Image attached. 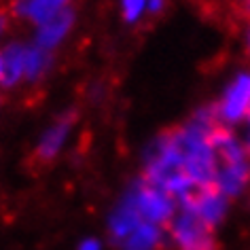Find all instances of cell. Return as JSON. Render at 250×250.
Segmentation results:
<instances>
[{
  "mask_svg": "<svg viewBox=\"0 0 250 250\" xmlns=\"http://www.w3.org/2000/svg\"><path fill=\"white\" fill-rule=\"evenodd\" d=\"M214 119L221 127L235 129L250 117V72L242 70L233 74L214 104Z\"/></svg>",
  "mask_w": 250,
  "mask_h": 250,
  "instance_id": "5b68a950",
  "label": "cell"
},
{
  "mask_svg": "<svg viewBox=\"0 0 250 250\" xmlns=\"http://www.w3.org/2000/svg\"><path fill=\"white\" fill-rule=\"evenodd\" d=\"M70 2L72 0H15L13 11L15 15L41 26V23H45L47 20H51L64 9H68Z\"/></svg>",
  "mask_w": 250,
  "mask_h": 250,
  "instance_id": "30bf717a",
  "label": "cell"
},
{
  "mask_svg": "<svg viewBox=\"0 0 250 250\" xmlns=\"http://www.w3.org/2000/svg\"><path fill=\"white\" fill-rule=\"evenodd\" d=\"M70 127H72V117H62L60 121L49 125L45 134L41 136L39 145H36V157L41 161H51L58 157V153L64 148L68 136H70Z\"/></svg>",
  "mask_w": 250,
  "mask_h": 250,
  "instance_id": "8fae6325",
  "label": "cell"
},
{
  "mask_svg": "<svg viewBox=\"0 0 250 250\" xmlns=\"http://www.w3.org/2000/svg\"><path fill=\"white\" fill-rule=\"evenodd\" d=\"M166 237L176 250H218L216 229L183 208L166 227Z\"/></svg>",
  "mask_w": 250,
  "mask_h": 250,
  "instance_id": "8992f818",
  "label": "cell"
},
{
  "mask_svg": "<svg viewBox=\"0 0 250 250\" xmlns=\"http://www.w3.org/2000/svg\"><path fill=\"white\" fill-rule=\"evenodd\" d=\"M2 58V74H0V85L13 87L23 79L26 72V45L11 42L0 51Z\"/></svg>",
  "mask_w": 250,
  "mask_h": 250,
  "instance_id": "7c38bea8",
  "label": "cell"
},
{
  "mask_svg": "<svg viewBox=\"0 0 250 250\" xmlns=\"http://www.w3.org/2000/svg\"><path fill=\"white\" fill-rule=\"evenodd\" d=\"M72 26H74V11L68 7V9L62 11V13L51 17V20H47L45 23L36 26L34 45L47 49V51H53V49L68 36Z\"/></svg>",
  "mask_w": 250,
  "mask_h": 250,
  "instance_id": "9c48e42d",
  "label": "cell"
},
{
  "mask_svg": "<svg viewBox=\"0 0 250 250\" xmlns=\"http://www.w3.org/2000/svg\"><path fill=\"white\" fill-rule=\"evenodd\" d=\"M142 178L167 191L172 197H176V202L195 191V187L185 174L183 153H180L172 129L155 136L146 145L145 155H142Z\"/></svg>",
  "mask_w": 250,
  "mask_h": 250,
  "instance_id": "7a4b0ae2",
  "label": "cell"
},
{
  "mask_svg": "<svg viewBox=\"0 0 250 250\" xmlns=\"http://www.w3.org/2000/svg\"><path fill=\"white\" fill-rule=\"evenodd\" d=\"M248 193H250V191H248Z\"/></svg>",
  "mask_w": 250,
  "mask_h": 250,
  "instance_id": "603a6c76",
  "label": "cell"
},
{
  "mask_svg": "<svg viewBox=\"0 0 250 250\" xmlns=\"http://www.w3.org/2000/svg\"><path fill=\"white\" fill-rule=\"evenodd\" d=\"M216 127L218 123L212 106H202L183 125L172 129L180 153H183L185 174L195 189L212 187V180H214L216 155L212 146V132Z\"/></svg>",
  "mask_w": 250,
  "mask_h": 250,
  "instance_id": "6da1fadb",
  "label": "cell"
},
{
  "mask_svg": "<svg viewBox=\"0 0 250 250\" xmlns=\"http://www.w3.org/2000/svg\"><path fill=\"white\" fill-rule=\"evenodd\" d=\"M125 193L132 199L142 223H151V225H157V227L166 229L178 212L176 197H172L170 193L159 189V187L146 183L142 176L138 180H134Z\"/></svg>",
  "mask_w": 250,
  "mask_h": 250,
  "instance_id": "277c9868",
  "label": "cell"
},
{
  "mask_svg": "<svg viewBox=\"0 0 250 250\" xmlns=\"http://www.w3.org/2000/svg\"><path fill=\"white\" fill-rule=\"evenodd\" d=\"M142 225L140 214L136 212L132 199H129L127 193H123L121 199L115 204V208L110 210L108 214V233L110 240L115 244H121L125 237H127L136 227Z\"/></svg>",
  "mask_w": 250,
  "mask_h": 250,
  "instance_id": "ba28073f",
  "label": "cell"
},
{
  "mask_svg": "<svg viewBox=\"0 0 250 250\" xmlns=\"http://www.w3.org/2000/svg\"><path fill=\"white\" fill-rule=\"evenodd\" d=\"M244 42H246V51H248V55H250V28L246 30V36H244Z\"/></svg>",
  "mask_w": 250,
  "mask_h": 250,
  "instance_id": "ffe728a7",
  "label": "cell"
},
{
  "mask_svg": "<svg viewBox=\"0 0 250 250\" xmlns=\"http://www.w3.org/2000/svg\"><path fill=\"white\" fill-rule=\"evenodd\" d=\"M119 7L125 23H138L148 13L146 0H119Z\"/></svg>",
  "mask_w": 250,
  "mask_h": 250,
  "instance_id": "9a60e30c",
  "label": "cell"
},
{
  "mask_svg": "<svg viewBox=\"0 0 250 250\" xmlns=\"http://www.w3.org/2000/svg\"><path fill=\"white\" fill-rule=\"evenodd\" d=\"M212 146L216 155L214 180L212 187L218 189L231 202L250 191V153L229 127H218L212 132Z\"/></svg>",
  "mask_w": 250,
  "mask_h": 250,
  "instance_id": "3957f363",
  "label": "cell"
},
{
  "mask_svg": "<svg viewBox=\"0 0 250 250\" xmlns=\"http://www.w3.org/2000/svg\"><path fill=\"white\" fill-rule=\"evenodd\" d=\"M178 208L195 214L199 221H204L208 227L218 229L229 216L231 199L225 197L214 187H199V189L191 191L185 199H180Z\"/></svg>",
  "mask_w": 250,
  "mask_h": 250,
  "instance_id": "52a82bcc",
  "label": "cell"
},
{
  "mask_svg": "<svg viewBox=\"0 0 250 250\" xmlns=\"http://www.w3.org/2000/svg\"><path fill=\"white\" fill-rule=\"evenodd\" d=\"M244 11H246V15L250 17V0H244Z\"/></svg>",
  "mask_w": 250,
  "mask_h": 250,
  "instance_id": "44dd1931",
  "label": "cell"
},
{
  "mask_svg": "<svg viewBox=\"0 0 250 250\" xmlns=\"http://www.w3.org/2000/svg\"><path fill=\"white\" fill-rule=\"evenodd\" d=\"M0 74H2V58H0Z\"/></svg>",
  "mask_w": 250,
  "mask_h": 250,
  "instance_id": "7402d4cb",
  "label": "cell"
},
{
  "mask_svg": "<svg viewBox=\"0 0 250 250\" xmlns=\"http://www.w3.org/2000/svg\"><path fill=\"white\" fill-rule=\"evenodd\" d=\"M51 51L42 49L39 45L26 47V72H23V79L26 81H39L41 77H45V72L51 68Z\"/></svg>",
  "mask_w": 250,
  "mask_h": 250,
  "instance_id": "5bb4252c",
  "label": "cell"
},
{
  "mask_svg": "<svg viewBox=\"0 0 250 250\" xmlns=\"http://www.w3.org/2000/svg\"><path fill=\"white\" fill-rule=\"evenodd\" d=\"M79 250H102V242H100L98 237H85V240L79 244Z\"/></svg>",
  "mask_w": 250,
  "mask_h": 250,
  "instance_id": "e0dca14e",
  "label": "cell"
},
{
  "mask_svg": "<svg viewBox=\"0 0 250 250\" xmlns=\"http://www.w3.org/2000/svg\"><path fill=\"white\" fill-rule=\"evenodd\" d=\"M146 4H148V13L157 15V13H161V11L166 9L167 0H146Z\"/></svg>",
  "mask_w": 250,
  "mask_h": 250,
  "instance_id": "ac0fdd59",
  "label": "cell"
},
{
  "mask_svg": "<svg viewBox=\"0 0 250 250\" xmlns=\"http://www.w3.org/2000/svg\"><path fill=\"white\" fill-rule=\"evenodd\" d=\"M166 240V229L151 223H142L119 244L121 250H159Z\"/></svg>",
  "mask_w": 250,
  "mask_h": 250,
  "instance_id": "4fadbf2b",
  "label": "cell"
},
{
  "mask_svg": "<svg viewBox=\"0 0 250 250\" xmlns=\"http://www.w3.org/2000/svg\"><path fill=\"white\" fill-rule=\"evenodd\" d=\"M233 132L237 134V138H240V142L244 145V148H246V151L250 153V117H248L244 123L237 125Z\"/></svg>",
  "mask_w": 250,
  "mask_h": 250,
  "instance_id": "2e32d148",
  "label": "cell"
},
{
  "mask_svg": "<svg viewBox=\"0 0 250 250\" xmlns=\"http://www.w3.org/2000/svg\"><path fill=\"white\" fill-rule=\"evenodd\" d=\"M4 30H7V17L0 15V36L4 34Z\"/></svg>",
  "mask_w": 250,
  "mask_h": 250,
  "instance_id": "d6986e66",
  "label": "cell"
}]
</instances>
